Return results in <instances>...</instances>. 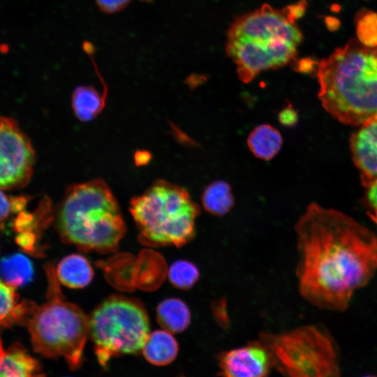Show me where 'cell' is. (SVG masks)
<instances>
[{
	"instance_id": "obj_1",
	"label": "cell",
	"mask_w": 377,
	"mask_h": 377,
	"mask_svg": "<svg viewBox=\"0 0 377 377\" xmlns=\"http://www.w3.org/2000/svg\"><path fill=\"white\" fill-rule=\"evenodd\" d=\"M301 296L322 309L343 311L377 269V237L348 215L310 204L294 226Z\"/></svg>"
},
{
	"instance_id": "obj_2",
	"label": "cell",
	"mask_w": 377,
	"mask_h": 377,
	"mask_svg": "<svg viewBox=\"0 0 377 377\" xmlns=\"http://www.w3.org/2000/svg\"><path fill=\"white\" fill-rule=\"evenodd\" d=\"M306 7V0L280 10L263 5L232 24L226 52L243 82H250L259 73L293 60L302 40L295 21L303 15Z\"/></svg>"
},
{
	"instance_id": "obj_3",
	"label": "cell",
	"mask_w": 377,
	"mask_h": 377,
	"mask_svg": "<svg viewBox=\"0 0 377 377\" xmlns=\"http://www.w3.org/2000/svg\"><path fill=\"white\" fill-rule=\"evenodd\" d=\"M318 97L333 117L362 125L377 117V46L350 39L320 61Z\"/></svg>"
},
{
	"instance_id": "obj_4",
	"label": "cell",
	"mask_w": 377,
	"mask_h": 377,
	"mask_svg": "<svg viewBox=\"0 0 377 377\" xmlns=\"http://www.w3.org/2000/svg\"><path fill=\"white\" fill-rule=\"evenodd\" d=\"M57 228L64 242L104 253L115 251L126 232L117 201L101 179L67 189L59 207Z\"/></svg>"
},
{
	"instance_id": "obj_5",
	"label": "cell",
	"mask_w": 377,
	"mask_h": 377,
	"mask_svg": "<svg viewBox=\"0 0 377 377\" xmlns=\"http://www.w3.org/2000/svg\"><path fill=\"white\" fill-rule=\"evenodd\" d=\"M46 302L35 305L26 323L34 350L47 357H63L69 368L81 367L89 335V318L75 304L61 297L54 267H46Z\"/></svg>"
},
{
	"instance_id": "obj_6",
	"label": "cell",
	"mask_w": 377,
	"mask_h": 377,
	"mask_svg": "<svg viewBox=\"0 0 377 377\" xmlns=\"http://www.w3.org/2000/svg\"><path fill=\"white\" fill-rule=\"evenodd\" d=\"M130 212L144 242L180 247L193 239L200 208L184 188L158 180L132 199Z\"/></svg>"
},
{
	"instance_id": "obj_7",
	"label": "cell",
	"mask_w": 377,
	"mask_h": 377,
	"mask_svg": "<svg viewBox=\"0 0 377 377\" xmlns=\"http://www.w3.org/2000/svg\"><path fill=\"white\" fill-rule=\"evenodd\" d=\"M272 367L283 377H341L338 349L332 335L317 325L279 332H261Z\"/></svg>"
},
{
	"instance_id": "obj_8",
	"label": "cell",
	"mask_w": 377,
	"mask_h": 377,
	"mask_svg": "<svg viewBox=\"0 0 377 377\" xmlns=\"http://www.w3.org/2000/svg\"><path fill=\"white\" fill-rule=\"evenodd\" d=\"M149 334V323L138 302L114 296L102 302L89 318V335L100 364L112 357L137 354Z\"/></svg>"
},
{
	"instance_id": "obj_9",
	"label": "cell",
	"mask_w": 377,
	"mask_h": 377,
	"mask_svg": "<svg viewBox=\"0 0 377 377\" xmlns=\"http://www.w3.org/2000/svg\"><path fill=\"white\" fill-rule=\"evenodd\" d=\"M34 163V149L27 135L13 119L0 117V189L25 186Z\"/></svg>"
},
{
	"instance_id": "obj_10",
	"label": "cell",
	"mask_w": 377,
	"mask_h": 377,
	"mask_svg": "<svg viewBox=\"0 0 377 377\" xmlns=\"http://www.w3.org/2000/svg\"><path fill=\"white\" fill-rule=\"evenodd\" d=\"M218 363L223 377H268L273 368L269 353L259 340L221 353Z\"/></svg>"
},
{
	"instance_id": "obj_11",
	"label": "cell",
	"mask_w": 377,
	"mask_h": 377,
	"mask_svg": "<svg viewBox=\"0 0 377 377\" xmlns=\"http://www.w3.org/2000/svg\"><path fill=\"white\" fill-rule=\"evenodd\" d=\"M350 138L354 163L367 188L377 180V117L363 124Z\"/></svg>"
},
{
	"instance_id": "obj_12",
	"label": "cell",
	"mask_w": 377,
	"mask_h": 377,
	"mask_svg": "<svg viewBox=\"0 0 377 377\" xmlns=\"http://www.w3.org/2000/svg\"><path fill=\"white\" fill-rule=\"evenodd\" d=\"M142 350L149 363L164 366L175 360L179 346L171 332L165 330H156L149 334Z\"/></svg>"
},
{
	"instance_id": "obj_13",
	"label": "cell",
	"mask_w": 377,
	"mask_h": 377,
	"mask_svg": "<svg viewBox=\"0 0 377 377\" xmlns=\"http://www.w3.org/2000/svg\"><path fill=\"white\" fill-rule=\"evenodd\" d=\"M59 281L71 288H81L88 285L94 275L89 261L82 256L72 254L64 258L55 269Z\"/></svg>"
},
{
	"instance_id": "obj_14",
	"label": "cell",
	"mask_w": 377,
	"mask_h": 377,
	"mask_svg": "<svg viewBox=\"0 0 377 377\" xmlns=\"http://www.w3.org/2000/svg\"><path fill=\"white\" fill-rule=\"evenodd\" d=\"M35 305L31 302H20L14 288L0 280V325L27 322Z\"/></svg>"
},
{
	"instance_id": "obj_15",
	"label": "cell",
	"mask_w": 377,
	"mask_h": 377,
	"mask_svg": "<svg viewBox=\"0 0 377 377\" xmlns=\"http://www.w3.org/2000/svg\"><path fill=\"white\" fill-rule=\"evenodd\" d=\"M156 317L159 325L171 333H179L188 328L191 313L187 304L178 298H168L157 306Z\"/></svg>"
},
{
	"instance_id": "obj_16",
	"label": "cell",
	"mask_w": 377,
	"mask_h": 377,
	"mask_svg": "<svg viewBox=\"0 0 377 377\" xmlns=\"http://www.w3.org/2000/svg\"><path fill=\"white\" fill-rule=\"evenodd\" d=\"M283 139L279 131L269 124H260L249 134L247 145L257 158L268 161L280 151Z\"/></svg>"
},
{
	"instance_id": "obj_17",
	"label": "cell",
	"mask_w": 377,
	"mask_h": 377,
	"mask_svg": "<svg viewBox=\"0 0 377 377\" xmlns=\"http://www.w3.org/2000/svg\"><path fill=\"white\" fill-rule=\"evenodd\" d=\"M0 377H44L33 357L19 346L11 348L0 362Z\"/></svg>"
},
{
	"instance_id": "obj_18",
	"label": "cell",
	"mask_w": 377,
	"mask_h": 377,
	"mask_svg": "<svg viewBox=\"0 0 377 377\" xmlns=\"http://www.w3.org/2000/svg\"><path fill=\"white\" fill-rule=\"evenodd\" d=\"M201 202L204 209L209 214L222 216L232 208L235 199L229 184L217 180L212 182L204 190Z\"/></svg>"
},
{
	"instance_id": "obj_19",
	"label": "cell",
	"mask_w": 377,
	"mask_h": 377,
	"mask_svg": "<svg viewBox=\"0 0 377 377\" xmlns=\"http://www.w3.org/2000/svg\"><path fill=\"white\" fill-rule=\"evenodd\" d=\"M104 98L92 87H77L72 96V107L77 118L89 121L102 110Z\"/></svg>"
},
{
	"instance_id": "obj_20",
	"label": "cell",
	"mask_w": 377,
	"mask_h": 377,
	"mask_svg": "<svg viewBox=\"0 0 377 377\" xmlns=\"http://www.w3.org/2000/svg\"><path fill=\"white\" fill-rule=\"evenodd\" d=\"M33 273L30 260L22 254H15L1 260L0 276L6 283L13 288L28 283Z\"/></svg>"
},
{
	"instance_id": "obj_21",
	"label": "cell",
	"mask_w": 377,
	"mask_h": 377,
	"mask_svg": "<svg viewBox=\"0 0 377 377\" xmlns=\"http://www.w3.org/2000/svg\"><path fill=\"white\" fill-rule=\"evenodd\" d=\"M200 276L198 267L186 260L174 262L168 269V276L172 286L180 290L191 288Z\"/></svg>"
},
{
	"instance_id": "obj_22",
	"label": "cell",
	"mask_w": 377,
	"mask_h": 377,
	"mask_svg": "<svg viewBox=\"0 0 377 377\" xmlns=\"http://www.w3.org/2000/svg\"><path fill=\"white\" fill-rule=\"evenodd\" d=\"M358 40L369 46H377V14L365 13L359 18L357 26Z\"/></svg>"
},
{
	"instance_id": "obj_23",
	"label": "cell",
	"mask_w": 377,
	"mask_h": 377,
	"mask_svg": "<svg viewBox=\"0 0 377 377\" xmlns=\"http://www.w3.org/2000/svg\"><path fill=\"white\" fill-rule=\"evenodd\" d=\"M26 202L23 197L9 198L0 189V222L5 220L12 212L21 210Z\"/></svg>"
},
{
	"instance_id": "obj_24",
	"label": "cell",
	"mask_w": 377,
	"mask_h": 377,
	"mask_svg": "<svg viewBox=\"0 0 377 377\" xmlns=\"http://www.w3.org/2000/svg\"><path fill=\"white\" fill-rule=\"evenodd\" d=\"M130 1L131 0H96L98 7L109 13L122 10Z\"/></svg>"
},
{
	"instance_id": "obj_25",
	"label": "cell",
	"mask_w": 377,
	"mask_h": 377,
	"mask_svg": "<svg viewBox=\"0 0 377 377\" xmlns=\"http://www.w3.org/2000/svg\"><path fill=\"white\" fill-rule=\"evenodd\" d=\"M297 113L291 105L284 108L279 114L280 123L286 126H293L297 121Z\"/></svg>"
},
{
	"instance_id": "obj_26",
	"label": "cell",
	"mask_w": 377,
	"mask_h": 377,
	"mask_svg": "<svg viewBox=\"0 0 377 377\" xmlns=\"http://www.w3.org/2000/svg\"><path fill=\"white\" fill-rule=\"evenodd\" d=\"M367 188V200L372 210H377V180Z\"/></svg>"
},
{
	"instance_id": "obj_27",
	"label": "cell",
	"mask_w": 377,
	"mask_h": 377,
	"mask_svg": "<svg viewBox=\"0 0 377 377\" xmlns=\"http://www.w3.org/2000/svg\"><path fill=\"white\" fill-rule=\"evenodd\" d=\"M370 217L372 221L377 225V210L370 212Z\"/></svg>"
},
{
	"instance_id": "obj_28",
	"label": "cell",
	"mask_w": 377,
	"mask_h": 377,
	"mask_svg": "<svg viewBox=\"0 0 377 377\" xmlns=\"http://www.w3.org/2000/svg\"><path fill=\"white\" fill-rule=\"evenodd\" d=\"M4 354H5V352L3 350L1 342V340H0V362L2 360V358H3V355H4Z\"/></svg>"
},
{
	"instance_id": "obj_29",
	"label": "cell",
	"mask_w": 377,
	"mask_h": 377,
	"mask_svg": "<svg viewBox=\"0 0 377 377\" xmlns=\"http://www.w3.org/2000/svg\"><path fill=\"white\" fill-rule=\"evenodd\" d=\"M362 377H377V376H375V375H365Z\"/></svg>"
},
{
	"instance_id": "obj_30",
	"label": "cell",
	"mask_w": 377,
	"mask_h": 377,
	"mask_svg": "<svg viewBox=\"0 0 377 377\" xmlns=\"http://www.w3.org/2000/svg\"><path fill=\"white\" fill-rule=\"evenodd\" d=\"M182 377H183V376H182Z\"/></svg>"
}]
</instances>
